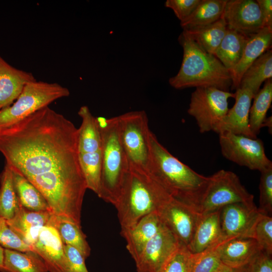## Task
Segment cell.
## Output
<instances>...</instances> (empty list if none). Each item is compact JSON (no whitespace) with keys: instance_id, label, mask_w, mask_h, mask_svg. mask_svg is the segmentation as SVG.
Instances as JSON below:
<instances>
[{"instance_id":"cell-1","label":"cell","mask_w":272,"mask_h":272,"mask_svg":"<svg viewBox=\"0 0 272 272\" xmlns=\"http://www.w3.org/2000/svg\"><path fill=\"white\" fill-rule=\"evenodd\" d=\"M146 171L173 198L199 212L209 176L198 173L174 157L151 131Z\"/></svg>"},{"instance_id":"cell-2","label":"cell","mask_w":272,"mask_h":272,"mask_svg":"<svg viewBox=\"0 0 272 272\" xmlns=\"http://www.w3.org/2000/svg\"><path fill=\"white\" fill-rule=\"evenodd\" d=\"M171 197L147 171L130 167L114 205L121 231L132 227L144 216L158 212Z\"/></svg>"},{"instance_id":"cell-3","label":"cell","mask_w":272,"mask_h":272,"mask_svg":"<svg viewBox=\"0 0 272 272\" xmlns=\"http://www.w3.org/2000/svg\"><path fill=\"white\" fill-rule=\"evenodd\" d=\"M178 40L183 50L182 61L178 73L169 79V84L176 89L211 87L229 91L231 75L221 61L201 48L184 31Z\"/></svg>"},{"instance_id":"cell-4","label":"cell","mask_w":272,"mask_h":272,"mask_svg":"<svg viewBox=\"0 0 272 272\" xmlns=\"http://www.w3.org/2000/svg\"><path fill=\"white\" fill-rule=\"evenodd\" d=\"M96 118L102 141V167L97 195L114 205L130 165L121 141L118 116Z\"/></svg>"},{"instance_id":"cell-5","label":"cell","mask_w":272,"mask_h":272,"mask_svg":"<svg viewBox=\"0 0 272 272\" xmlns=\"http://www.w3.org/2000/svg\"><path fill=\"white\" fill-rule=\"evenodd\" d=\"M70 94L67 88L56 83L30 82L11 105L0 110V127L13 124Z\"/></svg>"},{"instance_id":"cell-6","label":"cell","mask_w":272,"mask_h":272,"mask_svg":"<svg viewBox=\"0 0 272 272\" xmlns=\"http://www.w3.org/2000/svg\"><path fill=\"white\" fill-rule=\"evenodd\" d=\"M118 118L121 141L130 167L146 171L151 130L146 112L129 111Z\"/></svg>"},{"instance_id":"cell-7","label":"cell","mask_w":272,"mask_h":272,"mask_svg":"<svg viewBox=\"0 0 272 272\" xmlns=\"http://www.w3.org/2000/svg\"><path fill=\"white\" fill-rule=\"evenodd\" d=\"M239 202L253 203L254 196L242 184L235 173L222 169L209 176L198 211L204 215Z\"/></svg>"},{"instance_id":"cell-8","label":"cell","mask_w":272,"mask_h":272,"mask_svg":"<svg viewBox=\"0 0 272 272\" xmlns=\"http://www.w3.org/2000/svg\"><path fill=\"white\" fill-rule=\"evenodd\" d=\"M234 97V93L215 87L195 88L187 112L194 118L200 132L215 131L228 112L229 99Z\"/></svg>"},{"instance_id":"cell-9","label":"cell","mask_w":272,"mask_h":272,"mask_svg":"<svg viewBox=\"0 0 272 272\" xmlns=\"http://www.w3.org/2000/svg\"><path fill=\"white\" fill-rule=\"evenodd\" d=\"M218 134L221 153L227 160L260 172L272 165L261 140L230 132Z\"/></svg>"},{"instance_id":"cell-10","label":"cell","mask_w":272,"mask_h":272,"mask_svg":"<svg viewBox=\"0 0 272 272\" xmlns=\"http://www.w3.org/2000/svg\"><path fill=\"white\" fill-rule=\"evenodd\" d=\"M158 213L164 225L180 243L188 248L201 214L194 208L172 197Z\"/></svg>"},{"instance_id":"cell-11","label":"cell","mask_w":272,"mask_h":272,"mask_svg":"<svg viewBox=\"0 0 272 272\" xmlns=\"http://www.w3.org/2000/svg\"><path fill=\"white\" fill-rule=\"evenodd\" d=\"M262 212L254 202L235 203L226 206L220 211L222 240L240 237H253L257 221Z\"/></svg>"},{"instance_id":"cell-12","label":"cell","mask_w":272,"mask_h":272,"mask_svg":"<svg viewBox=\"0 0 272 272\" xmlns=\"http://www.w3.org/2000/svg\"><path fill=\"white\" fill-rule=\"evenodd\" d=\"M180 243L173 233L164 225L146 245L135 261L137 271L162 272Z\"/></svg>"},{"instance_id":"cell-13","label":"cell","mask_w":272,"mask_h":272,"mask_svg":"<svg viewBox=\"0 0 272 272\" xmlns=\"http://www.w3.org/2000/svg\"><path fill=\"white\" fill-rule=\"evenodd\" d=\"M229 29L247 36L263 28L259 6L254 0H227L223 15Z\"/></svg>"},{"instance_id":"cell-14","label":"cell","mask_w":272,"mask_h":272,"mask_svg":"<svg viewBox=\"0 0 272 272\" xmlns=\"http://www.w3.org/2000/svg\"><path fill=\"white\" fill-rule=\"evenodd\" d=\"M234 95L235 102L233 106L229 109L214 132L218 134L230 132L257 138L252 133L249 126V111L255 95L249 89L243 87L237 88Z\"/></svg>"},{"instance_id":"cell-15","label":"cell","mask_w":272,"mask_h":272,"mask_svg":"<svg viewBox=\"0 0 272 272\" xmlns=\"http://www.w3.org/2000/svg\"><path fill=\"white\" fill-rule=\"evenodd\" d=\"M31 247L43 260L49 272H67L63 244L54 228H42Z\"/></svg>"},{"instance_id":"cell-16","label":"cell","mask_w":272,"mask_h":272,"mask_svg":"<svg viewBox=\"0 0 272 272\" xmlns=\"http://www.w3.org/2000/svg\"><path fill=\"white\" fill-rule=\"evenodd\" d=\"M217 250L222 262L234 268L249 264L262 251L253 238L247 237L222 241L218 244Z\"/></svg>"},{"instance_id":"cell-17","label":"cell","mask_w":272,"mask_h":272,"mask_svg":"<svg viewBox=\"0 0 272 272\" xmlns=\"http://www.w3.org/2000/svg\"><path fill=\"white\" fill-rule=\"evenodd\" d=\"M163 225L158 212H154L143 217L132 227L120 231L126 240V249L134 261Z\"/></svg>"},{"instance_id":"cell-18","label":"cell","mask_w":272,"mask_h":272,"mask_svg":"<svg viewBox=\"0 0 272 272\" xmlns=\"http://www.w3.org/2000/svg\"><path fill=\"white\" fill-rule=\"evenodd\" d=\"M34 80L32 73L12 66L0 55V110L11 105L24 87Z\"/></svg>"},{"instance_id":"cell-19","label":"cell","mask_w":272,"mask_h":272,"mask_svg":"<svg viewBox=\"0 0 272 272\" xmlns=\"http://www.w3.org/2000/svg\"><path fill=\"white\" fill-rule=\"evenodd\" d=\"M272 42V30L264 27L248 37L241 59L230 73L232 89L239 88L243 74L262 54L270 49Z\"/></svg>"},{"instance_id":"cell-20","label":"cell","mask_w":272,"mask_h":272,"mask_svg":"<svg viewBox=\"0 0 272 272\" xmlns=\"http://www.w3.org/2000/svg\"><path fill=\"white\" fill-rule=\"evenodd\" d=\"M52 214L50 211H33L21 206L14 217L6 221L11 229L25 243L31 246L40 229L47 226Z\"/></svg>"},{"instance_id":"cell-21","label":"cell","mask_w":272,"mask_h":272,"mask_svg":"<svg viewBox=\"0 0 272 272\" xmlns=\"http://www.w3.org/2000/svg\"><path fill=\"white\" fill-rule=\"evenodd\" d=\"M78 115L82 123L78 129V150L81 157H91L102 153V141L97 118L87 106H82Z\"/></svg>"},{"instance_id":"cell-22","label":"cell","mask_w":272,"mask_h":272,"mask_svg":"<svg viewBox=\"0 0 272 272\" xmlns=\"http://www.w3.org/2000/svg\"><path fill=\"white\" fill-rule=\"evenodd\" d=\"M220 211L201 215L188 247L192 253H200L222 241Z\"/></svg>"},{"instance_id":"cell-23","label":"cell","mask_w":272,"mask_h":272,"mask_svg":"<svg viewBox=\"0 0 272 272\" xmlns=\"http://www.w3.org/2000/svg\"><path fill=\"white\" fill-rule=\"evenodd\" d=\"M57 232L63 244L77 249L85 259L91 253V248L81 226L62 216L52 214L47 224Z\"/></svg>"},{"instance_id":"cell-24","label":"cell","mask_w":272,"mask_h":272,"mask_svg":"<svg viewBox=\"0 0 272 272\" xmlns=\"http://www.w3.org/2000/svg\"><path fill=\"white\" fill-rule=\"evenodd\" d=\"M248 37L227 29L226 33L214 55L230 73L240 61Z\"/></svg>"},{"instance_id":"cell-25","label":"cell","mask_w":272,"mask_h":272,"mask_svg":"<svg viewBox=\"0 0 272 272\" xmlns=\"http://www.w3.org/2000/svg\"><path fill=\"white\" fill-rule=\"evenodd\" d=\"M227 29L226 24L222 16L219 20L211 24L183 31L203 50L214 55Z\"/></svg>"},{"instance_id":"cell-26","label":"cell","mask_w":272,"mask_h":272,"mask_svg":"<svg viewBox=\"0 0 272 272\" xmlns=\"http://www.w3.org/2000/svg\"><path fill=\"white\" fill-rule=\"evenodd\" d=\"M11 170L14 188L20 205L30 211H50L40 191L23 175L14 170Z\"/></svg>"},{"instance_id":"cell-27","label":"cell","mask_w":272,"mask_h":272,"mask_svg":"<svg viewBox=\"0 0 272 272\" xmlns=\"http://www.w3.org/2000/svg\"><path fill=\"white\" fill-rule=\"evenodd\" d=\"M5 272H49L41 257L32 250L20 251L5 248Z\"/></svg>"},{"instance_id":"cell-28","label":"cell","mask_w":272,"mask_h":272,"mask_svg":"<svg viewBox=\"0 0 272 272\" xmlns=\"http://www.w3.org/2000/svg\"><path fill=\"white\" fill-rule=\"evenodd\" d=\"M227 0H200L192 13L180 22L183 30L205 26L222 16Z\"/></svg>"},{"instance_id":"cell-29","label":"cell","mask_w":272,"mask_h":272,"mask_svg":"<svg viewBox=\"0 0 272 272\" xmlns=\"http://www.w3.org/2000/svg\"><path fill=\"white\" fill-rule=\"evenodd\" d=\"M272 77V51L262 54L243 74L239 87L246 88L255 95L263 82Z\"/></svg>"},{"instance_id":"cell-30","label":"cell","mask_w":272,"mask_h":272,"mask_svg":"<svg viewBox=\"0 0 272 272\" xmlns=\"http://www.w3.org/2000/svg\"><path fill=\"white\" fill-rule=\"evenodd\" d=\"M249 114V126L252 133L257 137L266 117L272 101V81L267 80L262 89L255 95Z\"/></svg>"},{"instance_id":"cell-31","label":"cell","mask_w":272,"mask_h":272,"mask_svg":"<svg viewBox=\"0 0 272 272\" xmlns=\"http://www.w3.org/2000/svg\"><path fill=\"white\" fill-rule=\"evenodd\" d=\"M16 194L10 168L5 164L0 175V216L12 219L21 207Z\"/></svg>"},{"instance_id":"cell-32","label":"cell","mask_w":272,"mask_h":272,"mask_svg":"<svg viewBox=\"0 0 272 272\" xmlns=\"http://www.w3.org/2000/svg\"><path fill=\"white\" fill-rule=\"evenodd\" d=\"M219 243L200 253L194 254L191 272H217L224 265L217 250Z\"/></svg>"},{"instance_id":"cell-33","label":"cell","mask_w":272,"mask_h":272,"mask_svg":"<svg viewBox=\"0 0 272 272\" xmlns=\"http://www.w3.org/2000/svg\"><path fill=\"white\" fill-rule=\"evenodd\" d=\"M194 258V254L186 246L180 243L162 272H191Z\"/></svg>"},{"instance_id":"cell-34","label":"cell","mask_w":272,"mask_h":272,"mask_svg":"<svg viewBox=\"0 0 272 272\" xmlns=\"http://www.w3.org/2000/svg\"><path fill=\"white\" fill-rule=\"evenodd\" d=\"M253 238L262 251L272 254V218L261 213L255 224Z\"/></svg>"},{"instance_id":"cell-35","label":"cell","mask_w":272,"mask_h":272,"mask_svg":"<svg viewBox=\"0 0 272 272\" xmlns=\"http://www.w3.org/2000/svg\"><path fill=\"white\" fill-rule=\"evenodd\" d=\"M260 174L258 209L270 216L272 213V165L261 171Z\"/></svg>"},{"instance_id":"cell-36","label":"cell","mask_w":272,"mask_h":272,"mask_svg":"<svg viewBox=\"0 0 272 272\" xmlns=\"http://www.w3.org/2000/svg\"><path fill=\"white\" fill-rule=\"evenodd\" d=\"M0 245L6 249L20 251L32 250L9 226L7 221L0 216ZM33 251V250H32Z\"/></svg>"},{"instance_id":"cell-37","label":"cell","mask_w":272,"mask_h":272,"mask_svg":"<svg viewBox=\"0 0 272 272\" xmlns=\"http://www.w3.org/2000/svg\"><path fill=\"white\" fill-rule=\"evenodd\" d=\"M66 260L67 272H89L86 264L85 258L75 248L63 244Z\"/></svg>"},{"instance_id":"cell-38","label":"cell","mask_w":272,"mask_h":272,"mask_svg":"<svg viewBox=\"0 0 272 272\" xmlns=\"http://www.w3.org/2000/svg\"><path fill=\"white\" fill-rule=\"evenodd\" d=\"M200 0H167L165 6L174 12L181 21L187 18L194 10Z\"/></svg>"},{"instance_id":"cell-39","label":"cell","mask_w":272,"mask_h":272,"mask_svg":"<svg viewBox=\"0 0 272 272\" xmlns=\"http://www.w3.org/2000/svg\"><path fill=\"white\" fill-rule=\"evenodd\" d=\"M249 272H272L271 255L261 251L250 263Z\"/></svg>"},{"instance_id":"cell-40","label":"cell","mask_w":272,"mask_h":272,"mask_svg":"<svg viewBox=\"0 0 272 272\" xmlns=\"http://www.w3.org/2000/svg\"><path fill=\"white\" fill-rule=\"evenodd\" d=\"M261 12L263 26L272 30V1H256Z\"/></svg>"},{"instance_id":"cell-41","label":"cell","mask_w":272,"mask_h":272,"mask_svg":"<svg viewBox=\"0 0 272 272\" xmlns=\"http://www.w3.org/2000/svg\"><path fill=\"white\" fill-rule=\"evenodd\" d=\"M250 264L238 268L231 267L224 265L217 272H249Z\"/></svg>"},{"instance_id":"cell-42","label":"cell","mask_w":272,"mask_h":272,"mask_svg":"<svg viewBox=\"0 0 272 272\" xmlns=\"http://www.w3.org/2000/svg\"><path fill=\"white\" fill-rule=\"evenodd\" d=\"M267 127L268 128L269 132L270 133V134H271V132H272L271 116H269L268 117H266V118L264 119L262 124V127Z\"/></svg>"},{"instance_id":"cell-43","label":"cell","mask_w":272,"mask_h":272,"mask_svg":"<svg viewBox=\"0 0 272 272\" xmlns=\"http://www.w3.org/2000/svg\"><path fill=\"white\" fill-rule=\"evenodd\" d=\"M5 248L0 245V272H5L4 265Z\"/></svg>"}]
</instances>
